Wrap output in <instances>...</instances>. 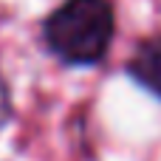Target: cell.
<instances>
[{"mask_svg":"<svg viewBox=\"0 0 161 161\" xmlns=\"http://www.w3.org/2000/svg\"><path fill=\"white\" fill-rule=\"evenodd\" d=\"M116 34V17L108 0H65L42 23L48 51L65 65L99 62Z\"/></svg>","mask_w":161,"mask_h":161,"instance_id":"cell-1","label":"cell"},{"mask_svg":"<svg viewBox=\"0 0 161 161\" xmlns=\"http://www.w3.org/2000/svg\"><path fill=\"white\" fill-rule=\"evenodd\" d=\"M127 71L144 91H150L153 96L161 99V37L144 40L133 51V57L127 62Z\"/></svg>","mask_w":161,"mask_h":161,"instance_id":"cell-2","label":"cell"},{"mask_svg":"<svg viewBox=\"0 0 161 161\" xmlns=\"http://www.w3.org/2000/svg\"><path fill=\"white\" fill-rule=\"evenodd\" d=\"M8 119H11V96H8V85H6V79L0 76V130L8 125Z\"/></svg>","mask_w":161,"mask_h":161,"instance_id":"cell-3","label":"cell"}]
</instances>
